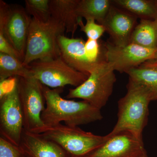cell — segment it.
<instances>
[{
    "label": "cell",
    "instance_id": "obj_1",
    "mask_svg": "<svg viewBox=\"0 0 157 157\" xmlns=\"http://www.w3.org/2000/svg\"><path fill=\"white\" fill-rule=\"evenodd\" d=\"M63 92V88L51 89L43 85L46 105L41 119L45 125H52L63 122L67 125L78 127L103 118L101 109L86 101L64 99L60 95Z\"/></svg>",
    "mask_w": 157,
    "mask_h": 157
},
{
    "label": "cell",
    "instance_id": "obj_2",
    "mask_svg": "<svg viewBox=\"0 0 157 157\" xmlns=\"http://www.w3.org/2000/svg\"><path fill=\"white\" fill-rule=\"evenodd\" d=\"M127 88L125 95L118 102L117 122L108 135L128 132L143 139L142 133L148 121L151 100L143 86L131 79H129Z\"/></svg>",
    "mask_w": 157,
    "mask_h": 157
},
{
    "label": "cell",
    "instance_id": "obj_3",
    "mask_svg": "<svg viewBox=\"0 0 157 157\" xmlns=\"http://www.w3.org/2000/svg\"><path fill=\"white\" fill-rule=\"evenodd\" d=\"M65 32L64 26L53 17L46 22L32 18L23 64L28 66L36 61L60 57L58 38Z\"/></svg>",
    "mask_w": 157,
    "mask_h": 157
},
{
    "label": "cell",
    "instance_id": "obj_4",
    "mask_svg": "<svg viewBox=\"0 0 157 157\" xmlns=\"http://www.w3.org/2000/svg\"><path fill=\"white\" fill-rule=\"evenodd\" d=\"M35 134L57 144L72 157L87 156L101 147L107 138V135H96L78 127L61 123L45 125Z\"/></svg>",
    "mask_w": 157,
    "mask_h": 157
},
{
    "label": "cell",
    "instance_id": "obj_5",
    "mask_svg": "<svg viewBox=\"0 0 157 157\" xmlns=\"http://www.w3.org/2000/svg\"><path fill=\"white\" fill-rule=\"evenodd\" d=\"M116 81L114 70L106 61L100 60L87 79L78 87L69 90L66 98L82 99L101 109L112 94Z\"/></svg>",
    "mask_w": 157,
    "mask_h": 157
},
{
    "label": "cell",
    "instance_id": "obj_6",
    "mask_svg": "<svg viewBox=\"0 0 157 157\" xmlns=\"http://www.w3.org/2000/svg\"><path fill=\"white\" fill-rule=\"evenodd\" d=\"M30 77L49 88H63L67 85L78 87L89 76L69 66L61 57L48 60H38L28 66Z\"/></svg>",
    "mask_w": 157,
    "mask_h": 157
},
{
    "label": "cell",
    "instance_id": "obj_7",
    "mask_svg": "<svg viewBox=\"0 0 157 157\" xmlns=\"http://www.w3.org/2000/svg\"><path fill=\"white\" fill-rule=\"evenodd\" d=\"M17 88L23 115L24 129L35 133L45 126L41 115L45 107L43 85L33 77H18Z\"/></svg>",
    "mask_w": 157,
    "mask_h": 157
},
{
    "label": "cell",
    "instance_id": "obj_8",
    "mask_svg": "<svg viewBox=\"0 0 157 157\" xmlns=\"http://www.w3.org/2000/svg\"><path fill=\"white\" fill-rule=\"evenodd\" d=\"M31 20L25 8L18 5L10 6L0 1V33L23 59Z\"/></svg>",
    "mask_w": 157,
    "mask_h": 157
},
{
    "label": "cell",
    "instance_id": "obj_9",
    "mask_svg": "<svg viewBox=\"0 0 157 157\" xmlns=\"http://www.w3.org/2000/svg\"><path fill=\"white\" fill-rule=\"evenodd\" d=\"M23 130V115L17 83L12 91L0 98L1 137L18 147Z\"/></svg>",
    "mask_w": 157,
    "mask_h": 157
},
{
    "label": "cell",
    "instance_id": "obj_10",
    "mask_svg": "<svg viewBox=\"0 0 157 157\" xmlns=\"http://www.w3.org/2000/svg\"><path fill=\"white\" fill-rule=\"evenodd\" d=\"M105 47V61L114 71L120 73H126L129 70L152 59L157 49L144 48L133 43L118 46L107 42Z\"/></svg>",
    "mask_w": 157,
    "mask_h": 157
},
{
    "label": "cell",
    "instance_id": "obj_11",
    "mask_svg": "<svg viewBox=\"0 0 157 157\" xmlns=\"http://www.w3.org/2000/svg\"><path fill=\"white\" fill-rule=\"evenodd\" d=\"M107 138L101 147L85 157H147L143 139L122 132Z\"/></svg>",
    "mask_w": 157,
    "mask_h": 157
},
{
    "label": "cell",
    "instance_id": "obj_12",
    "mask_svg": "<svg viewBox=\"0 0 157 157\" xmlns=\"http://www.w3.org/2000/svg\"><path fill=\"white\" fill-rule=\"evenodd\" d=\"M137 18L130 12L112 5L102 25L112 38L114 45L124 46L130 43Z\"/></svg>",
    "mask_w": 157,
    "mask_h": 157
},
{
    "label": "cell",
    "instance_id": "obj_13",
    "mask_svg": "<svg viewBox=\"0 0 157 157\" xmlns=\"http://www.w3.org/2000/svg\"><path fill=\"white\" fill-rule=\"evenodd\" d=\"M18 148L25 157H72L57 144L24 129Z\"/></svg>",
    "mask_w": 157,
    "mask_h": 157
},
{
    "label": "cell",
    "instance_id": "obj_14",
    "mask_svg": "<svg viewBox=\"0 0 157 157\" xmlns=\"http://www.w3.org/2000/svg\"><path fill=\"white\" fill-rule=\"evenodd\" d=\"M85 42L80 38H69L61 35L58 38L60 57L69 66L89 76L97 63L89 60L86 54Z\"/></svg>",
    "mask_w": 157,
    "mask_h": 157
},
{
    "label": "cell",
    "instance_id": "obj_15",
    "mask_svg": "<svg viewBox=\"0 0 157 157\" xmlns=\"http://www.w3.org/2000/svg\"><path fill=\"white\" fill-rule=\"evenodd\" d=\"M78 0H50L51 17L61 23L67 33L73 36L81 18L78 17L76 8Z\"/></svg>",
    "mask_w": 157,
    "mask_h": 157
},
{
    "label": "cell",
    "instance_id": "obj_16",
    "mask_svg": "<svg viewBox=\"0 0 157 157\" xmlns=\"http://www.w3.org/2000/svg\"><path fill=\"white\" fill-rule=\"evenodd\" d=\"M109 0H78L76 12L78 17L91 19L102 25L111 7Z\"/></svg>",
    "mask_w": 157,
    "mask_h": 157
},
{
    "label": "cell",
    "instance_id": "obj_17",
    "mask_svg": "<svg viewBox=\"0 0 157 157\" xmlns=\"http://www.w3.org/2000/svg\"><path fill=\"white\" fill-rule=\"evenodd\" d=\"M130 43L144 48H157V31L153 21L140 20L132 33Z\"/></svg>",
    "mask_w": 157,
    "mask_h": 157
},
{
    "label": "cell",
    "instance_id": "obj_18",
    "mask_svg": "<svg viewBox=\"0 0 157 157\" xmlns=\"http://www.w3.org/2000/svg\"><path fill=\"white\" fill-rule=\"evenodd\" d=\"M129 79L143 86L150 97L151 101L157 100V70L139 67L126 73Z\"/></svg>",
    "mask_w": 157,
    "mask_h": 157
},
{
    "label": "cell",
    "instance_id": "obj_19",
    "mask_svg": "<svg viewBox=\"0 0 157 157\" xmlns=\"http://www.w3.org/2000/svg\"><path fill=\"white\" fill-rule=\"evenodd\" d=\"M117 6L141 19L157 18V5L147 0H115Z\"/></svg>",
    "mask_w": 157,
    "mask_h": 157
},
{
    "label": "cell",
    "instance_id": "obj_20",
    "mask_svg": "<svg viewBox=\"0 0 157 157\" xmlns=\"http://www.w3.org/2000/svg\"><path fill=\"white\" fill-rule=\"evenodd\" d=\"M12 77H30L28 67L18 59L0 52V82Z\"/></svg>",
    "mask_w": 157,
    "mask_h": 157
},
{
    "label": "cell",
    "instance_id": "obj_21",
    "mask_svg": "<svg viewBox=\"0 0 157 157\" xmlns=\"http://www.w3.org/2000/svg\"><path fill=\"white\" fill-rule=\"evenodd\" d=\"M50 0H26L27 13L33 18L42 22H46L51 17Z\"/></svg>",
    "mask_w": 157,
    "mask_h": 157
},
{
    "label": "cell",
    "instance_id": "obj_22",
    "mask_svg": "<svg viewBox=\"0 0 157 157\" xmlns=\"http://www.w3.org/2000/svg\"><path fill=\"white\" fill-rule=\"evenodd\" d=\"M79 26L80 30L84 32L88 39L98 40L100 39L105 31V28L102 25L96 23L94 19L86 20L85 25L82 22V20L79 21Z\"/></svg>",
    "mask_w": 157,
    "mask_h": 157
},
{
    "label": "cell",
    "instance_id": "obj_23",
    "mask_svg": "<svg viewBox=\"0 0 157 157\" xmlns=\"http://www.w3.org/2000/svg\"><path fill=\"white\" fill-rule=\"evenodd\" d=\"M86 54L89 60L97 63L100 60V46L98 40L88 39L85 44Z\"/></svg>",
    "mask_w": 157,
    "mask_h": 157
},
{
    "label": "cell",
    "instance_id": "obj_24",
    "mask_svg": "<svg viewBox=\"0 0 157 157\" xmlns=\"http://www.w3.org/2000/svg\"><path fill=\"white\" fill-rule=\"evenodd\" d=\"M21 155L17 147L0 137V157H19Z\"/></svg>",
    "mask_w": 157,
    "mask_h": 157
},
{
    "label": "cell",
    "instance_id": "obj_25",
    "mask_svg": "<svg viewBox=\"0 0 157 157\" xmlns=\"http://www.w3.org/2000/svg\"><path fill=\"white\" fill-rule=\"evenodd\" d=\"M0 52L13 57L21 62L23 60L19 52L1 33H0Z\"/></svg>",
    "mask_w": 157,
    "mask_h": 157
},
{
    "label": "cell",
    "instance_id": "obj_26",
    "mask_svg": "<svg viewBox=\"0 0 157 157\" xmlns=\"http://www.w3.org/2000/svg\"><path fill=\"white\" fill-rule=\"evenodd\" d=\"M17 80L18 77H12L1 82L0 98L13 90L17 86Z\"/></svg>",
    "mask_w": 157,
    "mask_h": 157
},
{
    "label": "cell",
    "instance_id": "obj_27",
    "mask_svg": "<svg viewBox=\"0 0 157 157\" xmlns=\"http://www.w3.org/2000/svg\"><path fill=\"white\" fill-rule=\"evenodd\" d=\"M140 67V66H139ZM140 67H144L152 68V69H155L157 70V61H156L148 60L145 62L142 65H140Z\"/></svg>",
    "mask_w": 157,
    "mask_h": 157
},
{
    "label": "cell",
    "instance_id": "obj_28",
    "mask_svg": "<svg viewBox=\"0 0 157 157\" xmlns=\"http://www.w3.org/2000/svg\"><path fill=\"white\" fill-rule=\"evenodd\" d=\"M150 60L156 61H157V49L155 53V54L153 58L152 59Z\"/></svg>",
    "mask_w": 157,
    "mask_h": 157
},
{
    "label": "cell",
    "instance_id": "obj_29",
    "mask_svg": "<svg viewBox=\"0 0 157 157\" xmlns=\"http://www.w3.org/2000/svg\"><path fill=\"white\" fill-rule=\"evenodd\" d=\"M154 23V24L155 25V26L156 29L157 31V18L156 19L154 20L153 21Z\"/></svg>",
    "mask_w": 157,
    "mask_h": 157
},
{
    "label": "cell",
    "instance_id": "obj_30",
    "mask_svg": "<svg viewBox=\"0 0 157 157\" xmlns=\"http://www.w3.org/2000/svg\"><path fill=\"white\" fill-rule=\"evenodd\" d=\"M19 157H25L23 155L21 154V155Z\"/></svg>",
    "mask_w": 157,
    "mask_h": 157
}]
</instances>
